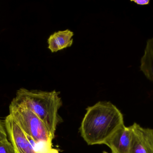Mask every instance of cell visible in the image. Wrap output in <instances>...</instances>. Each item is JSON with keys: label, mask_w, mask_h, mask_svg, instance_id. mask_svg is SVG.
<instances>
[{"label": "cell", "mask_w": 153, "mask_h": 153, "mask_svg": "<svg viewBox=\"0 0 153 153\" xmlns=\"http://www.w3.org/2000/svg\"><path fill=\"white\" fill-rule=\"evenodd\" d=\"M124 124L123 114L115 105L100 101L86 108L79 131L88 145L104 144Z\"/></svg>", "instance_id": "obj_1"}, {"label": "cell", "mask_w": 153, "mask_h": 153, "mask_svg": "<svg viewBox=\"0 0 153 153\" xmlns=\"http://www.w3.org/2000/svg\"><path fill=\"white\" fill-rule=\"evenodd\" d=\"M60 92H48L21 88L13 100L25 106L36 114L55 137L58 124L62 121L59 110L62 105Z\"/></svg>", "instance_id": "obj_2"}, {"label": "cell", "mask_w": 153, "mask_h": 153, "mask_svg": "<svg viewBox=\"0 0 153 153\" xmlns=\"http://www.w3.org/2000/svg\"><path fill=\"white\" fill-rule=\"evenodd\" d=\"M9 114L33 143L36 144L46 145L53 148L54 137L36 114L13 100L9 106Z\"/></svg>", "instance_id": "obj_3"}, {"label": "cell", "mask_w": 153, "mask_h": 153, "mask_svg": "<svg viewBox=\"0 0 153 153\" xmlns=\"http://www.w3.org/2000/svg\"><path fill=\"white\" fill-rule=\"evenodd\" d=\"M4 124L15 153H38L27 135L10 114L5 117Z\"/></svg>", "instance_id": "obj_4"}, {"label": "cell", "mask_w": 153, "mask_h": 153, "mask_svg": "<svg viewBox=\"0 0 153 153\" xmlns=\"http://www.w3.org/2000/svg\"><path fill=\"white\" fill-rule=\"evenodd\" d=\"M130 128L129 153H153V129L143 128L136 123Z\"/></svg>", "instance_id": "obj_5"}, {"label": "cell", "mask_w": 153, "mask_h": 153, "mask_svg": "<svg viewBox=\"0 0 153 153\" xmlns=\"http://www.w3.org/2000/svg\"><path fill=\"white\" fill-rule=\"evenodd\" d=\"M131 139L130 126L125 124L119 128L105 142L112 153H129Z\"/></svg>", "instance_id": "obj_6"}, {"label": "cell", "mask_w": 153, "mask_h": 153, "mask_svg": "<svg viewBox=\"0 0 153 153\" xmlns=\"http://www.w3.org/2000/svg\"><path fill=\"white\" fill-rule=\"evenodd\" d=\"M74 35V32L69 29L54 32L48 39V49L54 53L70 47L73 43Z\"/></svg>", "instance_id": "obj_7"}, {"label": "cell", "mask_w": 153, "mask_h": 153, "mask_svg": "<svg viewBox=\"0 0 153 153\" xmlns=\"http://www.w3.org/2000/svg\"><path fill=\"white\" fill-rule=\"evenodd\" d=\"M140 70L147 79L153 82V38L146 42L144 54L141 60Z\"/></svg>", "instance_id": "obj_8"}, {"label": "cell", "mask_w": 153, "mask_h": 153, "mask_svg": "<svg viewBox=\"0 0 153 153\" xmlns=\"http://www.w3.org/2000/svg\"><path fill=\"white\" fill-rule=\"evenodd\" d=\"M0 153H15L12 144L8 139L0 143Z\"/></svg>", "instance_id": "obj_9"}, {"label": "cell", "mask_w": 153, "mask_h": 153, "mask_svg": "<svg viewBox=\"0 0 153 153\" xmlns=\"http://www.w3.org/2000/svg\"><path fill=\"white\" fill-rule=\"evenodd\" d=\"M7 133L5 128L4 122L0 119V143L7 139Z\"/></svg>", "instance_id": "obj_10"}, {"label": "cell", "mask_w": 153, "mask_h": 153, "mask_svg": "<svg viewBox=\"0 0 153 153\" xmlns=\"http://www.w3.org/2000/svg\"><path fill=\"white\" fill-rule=\"evenodd\" d=\"M132 1L139 5H146L149 4L150 2L149 0H134Z\"/></svg>", "instance_id": "obj_11"}, {"label": "cell", "mask_w": 153, "mask_h": 153, "mask_svg": "<svg viewBox=\"0 0 153 153\" xmlns=\"http://www.w3.org/2000/svg\"><path fill=\"white\" fill-rule=\"evenodd\" d=\"M102 153H108L107 152H102Z\"/></svg>", "instance_id": "obj_12"}]
</instances>
